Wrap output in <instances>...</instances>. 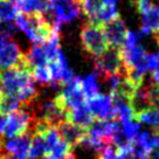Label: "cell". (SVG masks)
<instances>
[{
	"label": "cell",
	"mask_w": 159,
	"mask_h": 159,
	"mask_svg": "<svg viewBox=\"0 0 159 159\" xmlns=\"http://www.w3.org/2000/svg\"><path fill=\"white\" fill-rule=\"evenodd\" d=\"M81 14L77 0H48L46 16H50L49 21L54 28L60 30L63 24L76 19Z\"/></svg>",
	"instance_id": "cell-1"
},
{
	"label": "cell",
	"mask_w": 159,
	"mask_h": 159,
	"mask_svg": "<svg viewBox=\"0 0 159 159\" xmlns=\"http://www.w3.org/2000/svg\"><path fill=\"white\" fill-rule=\"evenodd\" d=\"M80 36L85 54L94 59L98 57L108 48L102 26L87 21L81 30Z\"/></svg>",
	"instance_id": "cell-2"
},
{
	"label": "cell",
	"mask_w": 159,
	"mask_h": 159,
	"mask_svg": "<svg viewBox=\"0 0 159 159\" xmlns=\"http://www.w3.org/2000/svg\"><path fill=\"white\" fill-rule=\"evenodd\" d=\"M34 82L30 70L25 68H10L0 71V90L2 95H18L26 85Z\"/></svg>",
	"instance_id": "cell-3"
},
{
	"label": "cell",
	"mask_w": 159,
	"mask_h": 159,
	"mask_svg": "<svg viewBox=\"0 0 159 159\" xmlns=\"http://www.w3.org/2000/svg\"><path fill=\"white\" fill-rule=\"evenodd\" d=\"M25 68L32 71L27 63L25 53L13 38L0 39V71L10 68Z\"/></svg>",
	"instance_id": "cell-4"
},
{
	"label": "cell",
	"mask_w": 159,
	"mask_h": 159,
	"mask_svg": "<svg viewBox=\"0 0 159 159\" xmlns=\"http://www.w3.org/2000/svg\"><path fill=\"white\" fill-rule=\"evenodd\" d=\"M21 107L22 108L7 115L5 131H4L5 138H14L30 132L32 123L34 120V116L28 105H21Z\"/></svg>",
	"instance_id": "cell-5"
},
{
	"label": "cell",
	"mask_w": 159,
	"mask_h": 159,
	"mask_svg": "<svg viewBox=\"0 0 159 159\" xmlns=\"http://www.w3.org/2000/svg\"><path fill=\"white\" fill-rule=\"evenodd\" d=\"M123 67V60L120 49L116 47H108L107 49L95 59V70L98 77L104 81L110 75L117 74Z\"/></svg>",
	"instance_id": "cell-6"
},
{
	"label": "cell",
	"mask_w": 159,
	"mask_h": 159,
	"mask_svg": "<svg viewBox=\"0 0 159 159\" xmlns=\"http://www.w3.org/2000/svg\"><path fill=\"white\" fill-rule=\"evenodd\" d=\"M87 105L95 119L112 120L116 119V110L110 94H97L87 101Z\"/></svg>",
	"instance_id": "cell-7"
},
{
	"label": "cell",
	"mask_w": 159,
	"mask_h": 159,
	"mask_svg": "<svg viewBox=\"0 0 159 159\" xmlns=\"http://www.w3.org/2000/svg\"><path fill=\"white\" fill-rule=\"evenodd\" d=\"M81 77L75 76L70 82L62 84L60 90L59 97L68 110L77 108L85 103V97L81 90Z\"/></svg>",
	"instance_id": "cell-8"
},
{
	"label": "cell",
	"mask_w": 159,
	"mask_h": 159,
	"mask_svg": "<svg viewBox=\"0 0 159 159\" xmlns=\"http://www.w3.org/2000/svg\"><path fill=\"white\" fill-rule=\"evenodd\" d=\"M32 137L33 134L27 132L19 137L6 138L5 140H1V150L4 153L14 156L18 159H27L30 157Z\"/></svg>",
	"instance_id": "cell-9"
},
{
	"label": "cell",
	"mask_w": 159,
	"mask_h": 159,
	"mask_svg": "<svg viewBox=\"0 0 159 159\" xmlns=\"http://www.w3.org/2000/svg\"><path fill=\"white\" fill-rule=\"evenodd\" d=\"M48 63H49L48 69H49L50 76H52V82H54V83L61 85L66 84L76 76L69 68L62 50L57 54L55 59L50 60Z\"/></svg>",
	"instance_id": "cell-10"
},
{
	"label": "cell",
	"mask_w": 159,
	"mask_h": 159,
	"mask_svg": "<svg viewBox=\"0 0 159 159\" xmlns=\"http://www.w3.org/2000/svg\"><path fill=\"white\" fill-rule=\"evenodd\" d=\"M102 28H103V33H104L108 47L120 48V46L124 42L126 32H128L125 22L122 20V18L120 16L116 18L115 20L102 26Z\"/></svg>",
	"instance_id": "cell-11"
},
{
	"label": "cell",
	"mask_w": 159,
	"mask_h": 159,
	"mask_svg": "<svg viewBox=\"0 0 159 159\" xmlns=\"http://www.w3.org/2000/svg\"><path fill=\"white\" fill-rule=\"evenodd\" d=\"M56 129L59 131L61 138L65 142H67L71 148L79 145L80 142L84 138V136L87 134V130L83 128H80V126L70 123L68 120L61 122L56 126Z\"/></svg>",
	"instance_id": "cell-12"
},
{
	"label": "cell",
	"mask_w": 159,
	"mask_h": 159,
	"mask_svg": "<svg viewBox=\"0 0 159 159\" xmlns=\"http://www.w3.org/2000/svg\"><path fill=\"white\" fill-rule=\"evenodd\" d=\"M67 120L73 123V124L77 125L80 128H83V129L87 130L90 125L93 124L95 118L93 114L90 112L89 108L87 105V102H85V103H83V104L77 107V108L68 110Z\"/></svg>",
	"instance_id": "cell-13"
},
{
	"label": "cell",
	"mask_w": 159,
	"mask_h": 159,
	"mask_svg": "<svg viewBox=\"0 0 159 159\" xmlns=\"http://www.w3.org/2000/svg\"><path fill=\"white\" fill-rule=\"evenodd\" d=\"M151 33L159 35V2H154V5L142 15V26L139 34L149 35Z\"/></svg>",
	"instance_id": "cell-14"
},
{
	"label": "cell",
	"mask_w": 159,
	"mask_h": 159,
	"mask_svg": "<svg viewBox=\"0 0 159 159\" xmlns=\"http://www.w3.org/2000/svg\"><path fill=\"white\" fill-rule=\"evenodd\" d=\"M25 55L30 69H33L34 67H39V66H47L48 63V59H47V55H46L42 43L34 42L33 46L30 47V52L25 53Z\"/></svg>",
	"instance_id": "cell-15"
},
{
	"label": "cell",
	"mask_w": 159,
	"mask_h": 159,
	"mask_svg": "<svg viewBox=\"0 0 159 159\" xmlns=\"http://www.w3.org/2000/svg\"><path fill=\"white\" fill-rule=\"evenodd\" d=\"M50 153L49 148L46 143L45 138L42 134H33L32 137V144H30V157L28 158L33 159H40L45 158L46 156H48Z\"/></svg>",
	"instance_id": "cell-16"
},
{
	"label": "cell",
	"mask_w": 159,
	"mask_h": 159,
	"mask_svg": "<svg viewBox=\"0 0 159 159\" xmlns=\"http://www.w3.org/2000/svg\"><path fill=\"white\" fill-rule=\"evenodd\" d=\"M134 119L138 120L140 124L150 126L151 130L159 132V109H148L139 114L134 115Z\"/></svg>",
	"instance_id": "cell-17"
},
{
	"label": "cell",
	"mask_w": 159,
	"mask_h": 159,
	"mask_svg": "<svg viewBox=\"0 0 159 159\" xmlns=\"http://www.w3.org/2000/svg\"><path fill=\"white\" fill-rule=\"evenodd\" d=\"M118 10H117L116 5H102L99 7V10L97 11L93 24L103 26L115 20L116 18H118Z\"/></svg>",
	"instance_id": "cell-18"
},
{
	"label": "cell",
	"mask_w": 159,
	"mask_h": 159,
	"mask_svg": "<svg viewBox=\"0 0 159 159\" xmlns=\"http://www.w3.org/2000/svg\"><path fill=\"white\" fill-rule=\"evenodd\" d=\"M81 90L84 95L85 99H89L99 94L98 76L95 73H93V74H89L87 77L81 80Z\"/></svg>",
	"instance_id": "cell-19"
},
{
	"label": "cell",
	"mask_w": 159,
	"mask_h": 159,
	"mask_svg": "<svg viewBox=\"0 0 159 159\" xmlns=\"http://www.w3.org/2000/svg\"><path fill=\"white\" fill-rule=\"evenodd\" d=\"M77 4L80 6L81 13L88 19L89 22H94L97 11L102 6L101 0H77Z\"/></svg>",
	"instance_id": "cell-20"
},
{
	"label": "cell",
	"mask_w": 159,
	"mask_h": 159,
	"mask_svg": "<svg viewBox=\"0 0 159 159\" xmlns=\"http://www.w3.org/2000/svg\"><path fill=\"white\" fill-rule=\"evenodd\" d=\"M19 14L15 4L8 0H0V22H12Z\"/></svg>",
	"instance_id": "cell-21"
},
{
	"label": "cell",
	"mask_w": 159,
	"mask_h": 159,
	"mask_svg": "<svg viewBox=\"0 0 159 159\" xmlns=\"http://www.w3.org/2000/svg\"><path fill=\"white\" fill-rule=\"evenodd\" d=\"M120 125H122V134H123L124 139L128 143H134L136 137L140 132L142 124L134 118L124 123H120Z\"/></svg>",
	"instance_id": "cell-22"
},
{
	"label": "cell",
	"mask_w": 159,
	"mask_h": 159,
	"mask_svg": "<svg viewBox=\"0 0 159 159\" xmlns=\"http://www.w3.org/2000/svg\"><path fill=\"white\" fill-rule=\"evenodd\" d=\"M21 101L16 95H2V101H1V107H0V112L5 115H10L13 111L21 108Z\"/></svg>",
	"instance_id": "cell-23"
},
{
	"label": "cell",
	"mask_w": 159,
	"mask_h": 159,
	"mask_svg": "<svg viewBox=\"0 0 159 159\" xmlns=\"http://www.w3.org/2000/svg\"><path fill=\"white\" fill-rule=\"evenodd\" d=\"M32 77L35 82L40 85H49L52 83V76H50L48 66H39L34 67L32 71Z\"/></svg>",
	"instance_id": "cell-24"
},
{
	"label": "cell",
	"mask_w": 159,
	"mask_h": 159,
	"mask_svg": "<svg viewBox=\"0 0 159 159\" xmlns=\"http://www.w3.org/2000/svg\"><path fill=\"white\" fill-rule=\"evenodd\" d=\"M42 136H43L46 143H47L48 148H49V151H52V149H53L56 144H59L60 140L62 139L59 134V131H57V129H56V126H49V128L42 134Z\"/></svg>",
	"instance_id": "cell-25"
},
{
	"label": "cell",
	"mask_w": 159,
	"mask_h": 159,
	"mask_svg": "<svg viewBox=\"0 0 159 159\" xmlns=\"http://www.w3.org/2000/svg\"><path fill=\"white\" fill-rule=\"evenodd\" d=\"M134 5L139 14L143 15L154 5V1L153 0H134Z\"/></svg>",
	"instance_id": "cell-26"
},
{
	"label": "cell",
	"mask_w": 159,
	"mask_h": 159,
	"mask_svg": "<svg viewBox=\"0 0 159 159\" xmlns=\"http://www.w3.org/2000/svg\"><path fill=\"white\" fill-rule=\"evenodd\" d=\"M98 159H117V146L110 143L98 156Z\"/></svg>",
	"instance_id": "cell-27"
},
{
	"label": "cell",
	"mask_w": 159,
	"mask_h": 159,
	"mask_svg": "<svg viewBox=\"0 0 159 159\" xmlns=\"http://www.w3.org/2000/svg\"><path fill=\"white\" fill-rule=\"evenodd\" d=\"M6 119H7V115L0 112V139L4 137V131H5Z\"/></svg>",
	"instance_id": "cell-28"
},
{
	"label": "cell",
	"mask_w": 159,
	"mask_h": 159,
	"mask_svg": "<svg viewBox=\"0 0 159 159\" xmlns=\"http://www.w3.org/2000/svg\"><path fill=\"white\" fill-rule=\"evenodd\" d=\"M43 159H75V156L73 154V151H71L70 153L66 154L63 157H54V156H52V154H48V156H46Z\"/></svg>",
	"instance_id": "cell-29"
},
{
	"label": "cell",
	"mask_w": 159,
	"mask_h": 159,
	"mask_svg": "<svg viewBox=\"0 0 159 159\" xmlns=\"http://www.w3.org/2000/svg\"><path fill=\"white\" fill-rule=\"evenodd\" d=\"M152 81H153L154 83L159 84V65H158V67L152 71Z\"/></svg>",
	"instance_id": "cell-30"
},
{
	"label": "cell",
	"mask_w": 159,
	"mask_h": 159,
	"mask_svg": "<svg viewBox=\"0 0 159 159\" xmlns=\"http://www.w3.org/2000/svg\"><path fill=\"white\" fill-rule=\"evenodd\" d=\"M148 159H159V152L158 151H151L148 156Z\"/></svg>",
	"instance_id": "cell-31"
},
{
	"label": "cell",
	"mask_w": 159,
	"mask_h": 159,
	"mask_svg": "<svg viewBox=\"0 0 159 159\" xmlns=\"http://www.w3.org/2000/svg\"><path fill=\"white\" fill-rule=\"evenodd\" d=\"M0 159H18V158H15L14 156H11V154L1 152V153H0Z\"/></svg>",
	"instance_id": "cell-32"
},
{
	"label": "cell",
	"mask_w": 159,
	"mask_h": 159,
	"mask_svg": "<svg viewBox=\"0 0 159 159\" xmlns=\"http://www.w3.org/2000/svg\"><path fill=\"white\" fill-rule=\"evenodd\" d=\"M118 0H101L102 5H115Z\"/></svg>",
	"instance_id": "cell-33"
},
{
	"label": "cell",
	"mask_w": 159,
	"mask_h": 159,
	"mask_svg": "<svg viewBox=\"0 0 159 159\" xmlns=\"http://www.w3.org/2000/svg\"><path fill=\"white\" fill-rule=\"evenodd\" d=\"M8 1H11V2H13V4H15V5H16V4H18V2H20L21 0H8Z\"/></svg>",
	"instance_id": "cell-34"
},
{
	"label": "cell",
	"mask_w": 159,
	"mask_h": 159,
	"mask_svg": "<svg viewBox=\"0 0 159 159\" xmlns=\"http://www.w3.org/2000/svg\"><path fill=\"white\" fill-rule=\"evenodd\" d=\"M1 101H2V93L0 90V107H1Z\"/></svg>",
	"instance_id": "cell-35"
},
{
	"label": "cell",
	"mask_w": 159,
	"mask_h": 159,
	"mask_svg": "<svg viewBox=\"0 0 159 159\" xmlns=\"http://www.w3.org/2000/svg\"><path fill=\"white\" fill-rule=\"evenodd\" d=\"M2 152V150H1V139H0V153Z\"/></svg>",
	"instance_id": "cell-36"
},
{
	"label": "cell",
	"mask_w": 159,
	"mask_h": 159,
	"mask_svg": "<svg viewBox=\"0 0 159 159\" xmlns=\"http://www.w3.org/2000/svg\"><path fill=\"white\" fill-rule=\"evenodd\" d=\"M27 159H33V158H27Z\"/></svg>",
	"instance_id": "cell-37"
}]
</instances>
